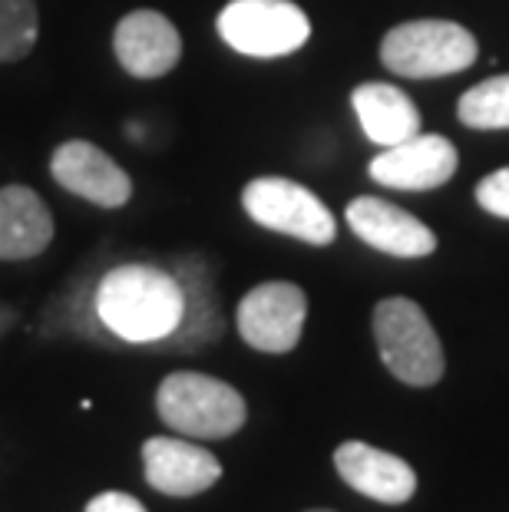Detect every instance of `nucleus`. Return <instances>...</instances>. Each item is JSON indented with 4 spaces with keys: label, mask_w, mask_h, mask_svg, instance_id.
I'll return each instance as SVG.
<instances>
[{
    "label": "nucleus",
    "mask_w": 509,
    "mask_h": 512,
    "mask_svg": "<svg viewBox=\"0 0 509 512\" xmlns=\"http://www.w3.org/2000/svg\"><path fill=\"white\" fill-rule=\"evenodd\" d=\"M37 43L34 0H0V63L24 60Z\"/></svg>",
    "instance_id": "obj_18"
},
{
    "label": "nucleus",
    "mask_w": 509,
    "mask_h": 512,
    "mask_svg": "<svg viewBox=\"0 0 509 512\" xmlns=\"http://www.w3.org/2000/svg\"><path fill=\"white\" fill-rule=\"evenodd\" d=\"M334 466H338L344 483L374 503L400 506L417 493V473L410 470V463L387 450H377L371 443H341L334 450Z\"/></svg>",
    "instance_id": "obj_13"
},
{
    "label": "nucleus",
    "mask_w": 509,
    "mask_h": 512,
    "mask_svg": "<svg viewBox=\"0 0 509 512\" xmlns=\"http://www.w3.org/2000/svg\"><path fill=\"white\" fill-rule=\"evenodd\" d=\"M476 202H480V209H486L490 215L509 219V166L480 179V185H476Z\"/></svg>",
    "instance_id": "obj_19"
},
{
    "label": "nucleus",
    "mask_w": 509,
    "mask_h": 512,
    "mask_svg": "<svg viewBox=\"0 0 509 512\" xmlns=\"http://www.w3.org/2000/svg\"><path fill=\"white\" fill-rule=\"evenodd\" d=\"M219 37L245 57H288L311 37L308 14L291 0H232L219 14Z\"/></svg>",
    "instance_id": "obj_5"
},
{
    "label": "nucleus",
    "mask_w": 509,
    "mask_h": 512,
    "mask_svg": "<svg viewBox=\"0 0 509 512\" xmlns=\"http://www.w3.org/2000/svg\"><path fill=\"white\" fill-rule=\"evenodd\" d=\"M242 205L262 228L278 235H291L308 245H331L338 235V222L318 195L301 182L262 176L252 179L242 192Z\"/></svg>",
    "instance_id": "obj_6"
},
{
    "label": "nucleus",
    "mask_w": 509,
    "mask_h": 512,
    "mask_svg": "<svg viewBox=\"0 0 509 512\" xmlns=\"http://www.w3.org/2000/svg\"><path fill=\"white\" fill-rule=\"evenodd\" d=\"M116 60L136 80H159L176 70L182 57V37L176 24L159 10H133L116 24Z\"/></svg>",
    "instance_id": "obj_10"
},
{
    "label": "nucleus",
    "mask_w": 509,
    "mask_h": 512,
    "mask_svg": "<svg viewBox=\"0 0 509 512\" xmlns=\"http://www.w3.org/2000/svg\"><path fill=\"white\" fill-rule=\"evenodd\" d=\"M354 113L371 143L391 149L420 133V113L414 100L391 83H364L351 93Z\"/></svg>",
    "instance_id": "obj_15"
},
{
    "label": "nucleus",
    "mask_w": 509,
    "mask_h": 512,
    "mask_svg": "<svg viewBox=\"0 0 509 512\" xmlns=\"http://www.w3.org/2000/svg\"><path fill=\"white\" fill-rule=\"evenodd\" d=\"M146 483L162 496H199L222 479V463L215 453L176 437H149L143 443Z\"/></svg>",
    "instance_id": "obj_11"
},
{
    "label": "nucleus",
    "mask_w": 509,
    "mask_h": 512,
    "mask_svg": "<svg viewBox=\"0 0 509 512\" xmlns=\"http://www.w3.org/2000/svg\"><path fill=\"white\" fill-rule=\"evenodd\" d=\"M308 512H331V509H308Z\"/></svg>",
    "instance_id": "obj_21"
},
{
    "label": "nucleus",
    "mask_w": 509,
    "mask_h": 512,
    "mask_svg": "<svg viewBox=\"0 0 509 512\" xmlns=\"http://www.w3.org/2000/svg\"><path fill=\"white\" fill-rule=\"evenodd\" d=\"M86 512H146V506L126 493H100L86 503Z\"/></svg>",
    "instance_id": "obj_20"
},
{
    "label": "nucleus",
    "mask_w": 509,
    "mask_h": 512,
    "mask_svg": "<svg viewBox=\"0 0 509 512\" xmlns=\"http://www.w3.org/2000/svg\"><path fill=\"white\" fill-rule=\"evenodd\" d=\"M348 225L364 245L394 258H427L437 248V235L397 205L361 195L348 205Z\"/></svg>",
    "instance_id": "obj_12"
},
{
    "label": "nucleus",
    "mask_w": 509,
    "mask_h": 512,
    "mask_svg": "<svg viewBox=\"0 0 509 512\" xmlns=\"http://www.w3.org/2000/svg\"><path fill=\"white\" fill-rule=\"evenodd\" d=\"M50 176L63 189L100 209H123L133 199V179L106 156L100 146L86 139H70L50 156Z\"/></svg>",
    "instance_id": "obj_9"
},
{
    "label": "nucleus",
    "mask_w": 509,
    "mask_h": 512,
    "mask_svg": "<svg viewBox=\"0 0 509 512\" xmlns=\"http://www.w3.org/2000/svg\"><path fill=\"white\" fill-rule=\"evenodd\" d=\"M457 116L470 129H509V73L490 76L463 93Z\"/></svg>",
    "instance_id": "obj_17"
},
{
    "label": "nucleus",
    "mask_w": 509,
    "mask_h": 512,
    "mask_svg": "<svg viewBox=\"0 0 509 512\" xmlns=\"http://www.w3.org/2000/svg\"><path fill=\"white\" fill-rule=\"evenodd\" d=\"M460 166L457 146L443 136H410L404 143L384 149L381 156L367 166L374 182L387 185V189H404V192H427L440 189L443 182L453 179V172Z\"/></svg>",
    "instance_id": "obj_8"
},
{
    "label": "nucleus",
    "mask_w": 509,
    "mask_h": 512,
    "mask_svg": "<svg viewBox=\"0 0 509 512\" xmlns=\"http://www.w3.org/2000/svg\"><path fill=\"white\" fill-rule=\"evenodd\" d=\"M159 420L182 437L225 440L245 427V397L219 377L199 370H176L156 390Z\"/></svg>",
    "instance_id": "obj_2"
},
{
    "label": "nucleus",
    "mask_w": 509,
    "mask_h": 512,
    "mask_svg": "<svg viewBox=\"0 0 509 512\" xmlns=\"http://www.w3.org/2000/svg\"><path fill=\"white\" fill-rule=\"evenodd\" d=\"M176 278L182 285V321L176 334L169 337V344L196 351L205 341L222 337V318L212 294V278L199 258H182L176 265Z\"/></svg>",
    "instance_id": "obj_16"
},
{
    "label": "nucleus",
    "mask_w": 509,
    "mask_h": 512,
    "mask_svg": "<svg viewBox=\"0 0 509 512\" xmlns=\"http://www.w3.org/2000/svg\"><path fill=\"white\" fill-rule=\"evenodd\" d=\"M374 341L384 367L407 387H433L447 370L437 331L410 298H384L377 304Z\"/></svg>",
    "instance_id": "obj_3"
},
{
    "label": "nucleus",
    "mask_w": 509,
    "mask_h": 512,
    "mask_svg": "<svg viewBox=\"0 0 509 512\" xmlns=\"http://www.w3.org/2000/svg\"><path fill=\"white\" fill-rule=\"evenodd\" d=\"M308 298L291 281H265L238 301L235 324L248 347L265 354L295 351L305 331Z\"/></svg>",
    "instance_id": "obj_7"
},
{
    "label": "nucleus",
    "mask_w": 509,
    "mask_h": 512,
    "mask_svg": "<svg viewBox=\"0 0 509 512\" xmlns=\"http://www.w3.org/2000/svg\"><path fill=\"white\" fill-rule=\"evenodd\" d=\"M53 242V215L27 185L0 189V261L37 258Z\"/></svg>",
    "instance_id": "obj_14"
},
{
    "label": "nucleus",
    "mask_w": 509,
    "mask_h": 512,
    "mask_svg": "<svg viewBox=\"0 0 509 512\" xmlns=\"http://www.w3.org/2000/svg\"><path fill=\"white\" fill-rule=\"evenodd\" d=\"M96 318L119 341H169L182 321L179 278L156 265H116L96 288Z\"/></svg>",
    "instance_id": "obj_1"
},
{
    "label": "nucleus",
    "mask_w": 509,
    "mask_h": 512,
    "mask_svg": "<svg viewBox=\"0 0 509 512\" xmlns=\"http://www.w3.org/2000/svg\"><path fill=\"white\" fill-rule=\"evenodd\" d=\"M476 40L453 20H410L394 27L381 43L384 67L410 80H437L476 63Z\"/></svg>",
    "instance_id": "obj_4"
}]
</instances>
